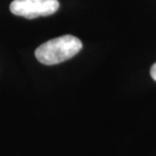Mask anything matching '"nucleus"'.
I'll return each mask as SVG.
<instances>
[{"mask_svg":"<svg viewBox=\"0 0 156 156\" xmlns=\"http://www.w3.org/2000/svg\"><path fill=\"white\" fill-rule=\"evenodd\" d=\"M82 49V43L71 35L50 40L38 47L36 58L44 65H55L69 60Z\"/></svg>","mask_w":156,"mask_h":156,"instance_id":"obj_1","label":"nucleus"},{"mask_svg":"<svg viewBox=\"0 0 156 156\" xmlns=\"http://www.w3.org/2000/svg\"><path fill=\"white\" fill-rule=\"evenodd\" d=\"M59 5L58 0H13L10 3V11L17 16L33 20L55 13Z\"/></svg>","mask_w":156,"mask_h":156,"instance_id":"obj_2","label":"nucleus"},{"mask_svg":"<svg viewBox=\"0 0 156 156\" xmlns=\"http://www.w3.org/2000/svg\"><path fill=\"white\" fill-rule=\"evenodd\" d=\"M150 74H151V77L156 81V63L153 64V66L151 67V70H150Z\"/></svg>","mask_w":156,"mask_h":156,"instance_id":"obj_3","label":"nucleus"}]
</instances>
